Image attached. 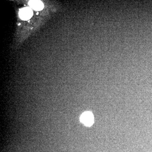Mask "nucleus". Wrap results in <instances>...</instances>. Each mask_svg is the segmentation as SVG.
<instances>
[{
    "mask_svg": "<svg viewBox=\"0 0 152 152\" xmlns=\"http://www.w3.org/2000/svg\"><path fill=\"white\" fill-rule=\"evenodd\" d=\"M29 4L31 8L36 11H40L44 8V4L41 1H31Z\"/></svg>",
    "mask_w": 152,
    "mask_h": 152,
    "instance_id": "3",
    "label": "nucleus"
},
{
    "mask_svg": "<svg viewBox=\"0 0 152 152\" xmlns=\"http://www.w3.org/2000/svg\"><path fill=\"white\" fill-rule=\"evenodd\" d=\"M33 15V11L29 8L22 9L20 11L19 15L20 18L24 20H27L31 18Z\"/></svg>",
    "mask_w": 152,
    "mask_h": 152,
    "instance_id": "2",
    "label": "nucleus"
},
{
    "mask_svg": "<svg viewBox=\"0 0 152 152\" xmlns=\"http://www.w3.org/2000/svg\"><path fill=\"white\" fill-rule=\"evenodd\" d=\"M94 116L91 112H85L80 117V121L86 126H90L94 123Z\"/></svg>",
    "mask_w": 152,
    "mask_h": 152,
    "instance_id": "1",
    "label": "nucleus"
}]
</instances>
